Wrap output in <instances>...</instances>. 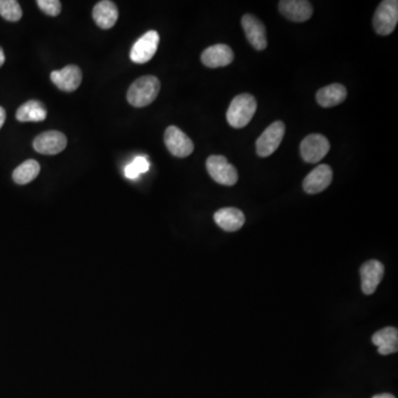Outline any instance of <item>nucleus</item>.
Masks as SVG:
<instances>
[{"label":"nucleus","mask_w":398,"mask_h":398,"mask_svg":"<svg viewBox=\"0 0 398 398\" xmlns=\"http://www.w3.org/2000/svg\"><path fill=\"white\" fill-rule=\"evenodd\" d=\"M160 90V82L156 76H144L132 83L126 97L135 108H144L154 102Z\"/></svg>","instance_id":"1"},{"label":"nucleus","mask_w":398,"mask_h":398,"mask_svg":"<svg viewBox=\"0 0 398 398\" xmlns=\"http://www.w3.org/2000/svg\"><path fill=\"white\" fill-rule=\"evenodd\" d=\"M257 111V101L254 95L241 93L231 101L227 111V121L233 129H242L250 123Z\"/></svg>","instance_id":"2"},{"label":"nucleus","mask_w":398,"mask_h":398,"mask_svg":"<svg viewBox=\"0 0 398 398\" xmlns=\"http://www.w3.org/2000/svg\"><path fill=\"white\" fill-rule=\"evenodd\" d=\"M398 22V1L384 0L375 11L373 26L380 36H388L395 30Z\"/></svg>","instance_id":"3"},{"label":"nucleus","mask_w":398,"mask_h":398,"mask_svg":"<svg viewBox=\"0 0 398 398\" xmlns=\"http://www.w3.org/2000/svg\"><path fill=\"white\" fill-rule=\"evenodd\" d=\"M208 174L216 183L233 186L238 181V173L236 168L231 165L227 158L221 155H212L206 162Z\"/></svg>","instance_id":"4"},{"label":"nucleus","mask_w":398,"mask_h":398,"mask_svg":"<svg viewBox=\"0 0 398 398\" xmlns=\"http://www.w3.org/2000/svg\"><path fill=\"white\" fill-rule=\"evenodd\" d=\"M286 133V125L281 121L268 126L265 132L258 137L256 151L260 158H268L278 149Z\"/></svg>","instance_id":"5"},{"label":"nucleus","mask_w":398,"mask_h":398,"mask_svg":"<svg viewBox=\"0 0 398 398\" xmlns=\"http://www.w3.org/2000/svg\"><path fill=\"white\" fill-rule=\"evenodd\" d=\"M330 151V142L321 134H310L300 145V152L304 162L315 164L322 160Z\"/></svg>","instance_id":"6"},{"label":"nucleus","mask_w":398,"mask_h":398,"mask_svg":"<svg viewBox=\"0 0 398 398\" xmlns=\"http://www.w3.org/2000/svg\"><path fill=\"white\" fill-rule=\"evenodd\" d=\"M158 43L160 34L155 30H149L134 43L130 58L137 64L149 62L158 51Z\"/></svg>","instance_id":"7"},{"label":"nucleus","mask_w":398,"mask_h":398,"mask_svg":"<svg viewBox=\"0 0 398 398\" xmlns=\"http://www.w3.org/2000/svg\"><path fill=\"white\" fill-rule=\"evenodd\" d=\"M164 142L170 154L176 158H187L194 152V143L177 126H168L164 134Z\"/></svg>","instance_id":"8"},{"label":"nucleus","mask_w":398,"mask_h":398,"mask_svg":"<svg viewBox=\"0 0 398 398\" xmlns=\"http://www.w3.org/2000/svg\"><path fill=\"white\" fill-rule=\"evenodd\" d=\"M241 26L244 28L247 39L254 49L262 51L267 48V30H266L265 25L262 24L257 17L246 13L241 18Z\"/></svg>","instance_id":"9"},{"label":"nucleus","mask_w":398,"mask_h":398,"mask_svg":"<svg viewBox=\"0 0 398 398\" xmlns=\"http://www.w3.org/2000/svg\"><path fill=\"white\" fill-rule=\"evenodd\" d=\"M68 141L64 134L59 131H48L38 135L34 141L36 152L42 155H57L66 149Z\"/></svg>","instance_id":"10"},{"label":"nucleus","mask_w":398,"mask_h":398,"mask_svg":"<svg viewBox=\"0 0 398 398\" xmlns=\"http://www.w3.org/2000/svg\"><path fill=\"white\" fill-rule=\"evenodd\" d=\"M50 78L61 91L74 92L81 84L82 71L76 64H69L61 70L53 71Z\"/></svg>","instance_id":"11"},{"label":"nucleus","mask_w":398,"mask_h":398,"mask_svg":"<svg viewBox=\"0 0 398 398\" xmlns=\"http://www.w3.org/2000/svg\"><path fill=\"white\" fill-rule=\"evenodd\" d=\"M333 179L332 168L329 165H319L308 174L303 181V189L308 194H319L330 186Z\"/></svg>","instance_id":"12"},{"label":"nucleus","mask_w":398,"mask_h":398,"mask_svg":"<svg viewBox=\"0 0 398 398\" xmlns=\"http://www.w3.org/2000/svg\"><path fill=\"white\" fill-rule=\"evenodd\" d=\"M384 277V266L378 260H369L361 267L362 290L367 296L374 294Z\"/></svg>","instance_id":"13"},{"label":"nucleus","mask_w":398,"mask_h":398,"mask_svg":"<svg viewBox=\"0 0 398 398\" xmlns=\"http://www.w3.org/2000/svg\"><path fill=\"white\" fill-rule=\"evenodd\" d=\"M279 11L289 20L304 22L313 15V7L307 0H282L279 3Z\"/></svg>","instance_id":"14"},{"label":"nucleus","mask_w":398,"mask_h":398,"mask_svg":"<svg viewBox=\"0 0 398 398\" xmlns=\"http://www.w3.org/2000/svg\"><path fill=\"white\" fill-rule=\"evenodd\" d=\"M235 59L233 50L227 45H215L208 47L202 53V62L208 68H221L228 66Z\"/></svg>","instance_id":"15"},{"label":"nucleus","mask_w":398,"mask_h":398,"mask_svg":"<svg viewBox=\"0 0 398 398\" xmlns=\"http://www.w3.org/2000/svg\"><path fill=\"white\" fill-rule=\"evenodd\" d=\"M92 16L101 29H111L118 19V9L110 0L100 1L93 8Z\"/></svg>","instance_id":"16"},{"label":"nucleus","mask_w":398,"mask_h":398,"mask_svg":"<svg viewBox=\"0 0 398 398\" xmlns=\"http://www.w3.org/2000/svg\"><path fill=\"white\" fill-rule=\"evenodd\" d=\"M214 219L220 228L229 233L239 231L246 221L244 212L235 207L221 208L215 212Z\"/></svg>","instance_id":"17"},{"label":"nucleus","mask_w":398,"mask_h":398,"mask_svg":"<svg viewBox=\"0 0 398 398\" xmlns=\"http://www.w3.org/2000/svg\"><path fill=\"white\" fill-rule=\"evenodd\" d=\"M348 97L346 88L342 84L333 83L317 92V101L323 108H333L345 101Z\"/></svg>","instance_id":"18"},{"label":"nucleus","mask_w":398,"mask_h":398,"mask_svg":"<svg viewBox=\"0 0 398 398\" xmlns=\"http://www.w3.org/2000/svg\"><path fill=\"white\" fill-rule=\"evenodd\" d=\"M374 345L378 346V353L390 355L398 350V331L393 327L382 329L375 333L372 338Z\"/></svg>","instance_id":"19"},{"label":"nucleus","mask_w":398,"mask_h":398,"mask_svg":"<svg viewBox=\"0 0 398 398\" xmlns=\"http://www.w3.org/2000/svg\"><path fill=\"white\" fill-rule=\"evenodd\" d=\"M47 109L40 101L32 100L17 110L16 118L20 122H41L47 118Z\"/></svg>","instance_id":"20"},{"label":"nucleus","mask_w":398,"mask_h":398,"mask_svg":"<svg viewBox=\"0 0 398 398\" xmlns=\"http://www.w3.org/2000/svg\"><path fill=\"white\" fill-rule=\"evenodd\" d=\"M40 173V164L37 160H28L13 170V179L19 185H26L37 179Z\"/></svg>","instance_id":"21"},{"label":"nucleus","mask_w":398,"mask_h":398,"mask_svg":"<svg viewBox=\"0 0 398 398\" xmlns=\"http://www.w3.org/2000/svg\"><path fill=\"white\" fill-rule=\"evenodd\" d=\"M0 16L7 21L16 22L22 17V9L16 0H0Z\"/></svg>","instance_id":"22"},{"label":"nucleus","mask_w":398,"mask_h":398,"mask_svg":"<svg viewBox=\"0 0 398 398\" xmlns=\"http://www.w3.org/2000/svg\"><path fill=\"white\" fill-rule=\"evenodd\" d=\"M37 5L46 15L53 17L58 16L62 8L59 0H38Z\"/></svg>","instance_id":"23"},{"label":"nucleus","mask_w":398,"mask_h":398,"mask_svg":"<svg viewBox=\"0 0 398 398\" xmlns=\"http://www.w3.org/2000/svg\"><path fill=\"white\" fill-rule=\"evenodd\" d=\"M132 163L137 167V170H139V174L146 173L147 170H149V160L144 156H137V158H134Z\"/></svg>","instance_id":"24"},{"label":"nucleus","mask_w":398,"mask_h":398,"mask_svg":"<svg viewBox=\"0 0 398 398\" xmlns=\"http://www.w3.org/2000/svg\"><path fill=\"white\" fill-rule=\"evenodd\" d=\"M124 174H125V177L130 179H137L139 175V170L133 165V163H130L129 165L126 166Z\"/></svg>","instance_id":"25"},{"label":"nucleus","mask_w":398,"mask_h":398,"mask_svg":"<svg viewBox=\"0 0 398 398\" xmlns=\"http://www.w3.org/2000/svg\"><path fill=\"white\" fill-rule=\"evenodd\" d=\"M6 121V111L5 109L0 107V129L3 128L4 123Z\"/></svg>","instance_id":"26"},{"label":"nucleus","mask_w":398,"mask_h":398,"mask_svg":"<svg viewBox=\"0 0 398 398\" xmlns=\"http://www.w3.org/2000/svg\"><path fill=\"white\" fill-rule=\"evenodd\" d=\"M5 60V53H4L3 48L0 47V67H3Z\"/></svg>","instance_id":"27"},{"label":"nucleus","mask_w":398,"mask_h":398,"mask_svg":"<svg viewBox=\"0 0 398 398\" xmlns=\"http://www.w3.org/2000/svg\"><path fill=\"white\" fill-rule=\"evenodd\" d=\"M373 398H395L392 394H380V395H375Z\"/></svg>","instance_id":"28"}]
</instances>
